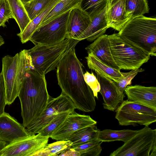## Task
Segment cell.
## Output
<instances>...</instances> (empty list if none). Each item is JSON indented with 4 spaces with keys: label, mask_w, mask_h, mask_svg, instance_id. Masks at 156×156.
I'll use <instances>...</instances> for the list:
<instances>
[{
    "label": "cell",
    "mask_w": 156,
    "mask_h": 156,
    "mask_svg": "<svg viewBox=\"0 0 156 156\" xmlns=\"http://www.w3.org/2000/svg\"><path fill=\"white\" fill-rule=\"evenodd\" d=\"M71 10L39 27L29 41L35 45H51L58 44L67 38L68 17Z\"/></svg>",
    "instance_id": "9"
},
{
    "label": "cell",
    "mask_w": 156,
    "mask_h": 156,
    "mask_svg": "<svg viewBox=\"0 0 156 156\" xmlns=\"http://www.w3.org/2000/svg\"><path fill=\"white\" fill-rule=\"evenodd\" d=\"M108 38L112 56L120 70L139 69L150 58L149 54L118 33L108 35Z\"/></svg>",
    "instance_id": "5"
},
{
    "label": "cell",
    "mask_w": 156,
    "mask_h": 156,
    "mask_svg": "<svg viewBox=\"0 0 156 156\" xmlns=\"http://www.w3.org/2000/svg\"><path fill=\"white\" fill-rule=\"evenodd\" d=\"M79 40H76L57 67L58 84L62 92L72 101L76 109L91 112L96 107L93 92L85 82L83 65L77 58L75 47Z\"/></svg>",
    "instance_id": "1"
},
{
    "label": "cell",
    "mask_w": 156,
    "mask_h": 156,
    "mask_svg": "<svg viewBox=\"0 0 156 156\" xmlns=\"http://www.w3.org/2000/svg\"><path fill=\"white\" fill-rule=\"evenodd\" d=\"M21 2L23 3H25L31 1L32 0H20Z\"/></svg>",
    "instance_id": "39"
},
{
    "label": "cell",
    "mask_w": 156,
    "mask_h": 156,
    "mask_svg": "<svg viewBox=\"0 0 156 156\" xmlns=\"http://www.w3.org/2000/svg\"><path fill=\"white\" fill-rule=\"evenodd\" d=\"M96 73L100 86L99 92L103 98L104 108L114 111L118 105L123 101L125 96H120L118 94L114 81L101 74Z\"/></svg>",
    "instance_id": "14"
},
{
    "label": "cell",
    "mask_w": 156,
    "mask_h": 156,
    "mask_svg": "<svg viewBox=\"0 0 156 156\" xmlns=\"http://www.w3.org/2000/svg\"><path fill=\"white\" fill-rule=\"evenodd\" d=\"M5 42L3 37L0 35V47L4 44Z\"/></svg>",
    "instance_id": "38"
},
{
    "label": "cell",
    "mask_w": 156,
    "mask_h": 156,
    "mask_svg": "<svg viewBox=\"0 0 156 156\" xmlns=\"http://www.w3.org/2000/svg\"><path fill=\"white\" fill-rule=\"evenodd\" d=\"M122 37L156 55V19L140 16L131 19L118 33Z\"/></svg>",
    "instance_id": "3"
},
{
    "label": "cell",
    "mask_w": 156,
    "mask_h": 156,
    "mask_svg": "<svg viewBox=\"0 0 156 156\" xmlns=\"http://www.w3.org/2000/svg\"><path fill=\"white\" fill-rule=\"evenodd\" d=\"M18 97L23 124L27 128L43 112L52 98L48 93L45 75L38 72L32 62L25 73Z\"/></svg>",
    "instance_id": "2"
},
{
    "label": "cell",
    "mask_w": 156,
    "mask_h": 156,
    "mask_svg": "<svg viewBox=\"0 0 156 156\" xmlns=\"http://www.w3.org/2000/svg\"><path fill=\"white\" fill-rule=\"evenodd\" d=\"M72 142L62 140L48 144L43 149L35 153L33 156H57L64 151L71 147Z\"/></svg>",
    "instance_id": "27"
},
{
    "label": "cell",
    "mask_w": 156,
    "mask_h": 156,
    "mask_svg": "<svg viewBox=\"0 0 156 156\" xmlns=\"http://www.w3.org/2000/svg\"><path fill=\"white\" fill-rule=\"evenodd\" d=\"M91 19L80 7L71 9L69 15L67 38L76 39L88 27Z\"/></svg>",
    "instance_id": "16"
},
{
    "label": "cell",
    "mask_w": 156,
    "mask_h": 156,
    "mask_svg": "<svg viewBox=\"0 0 156 156\" xmlns=\"http://www.w3.org/2000/svg\"><path fill=\"white\" fill-rule=\"evenodd\" d=\"M126 8L127 15L130 19L149 12L147 0H126Z\"/></svg>",
    "instance_id": "28"
},
{
    "label": "cell",
    "mask_w": 156,
    "mask_h": 156,
    "mask_svg": "<svg viewBox=\"0 0 156 156\" xmlns=\"http://www.w3.org/2000/svg\"><path fill=\"white\" fill-rule=\"evenodd\" d=\"M52 0H32L23 3L31 21L46 8Z\"/></svg>",
    "instance_id": "30"
},
{
    "label": "cell",
    "mask_w": 156,
    "mask_h": 156,
    "mask_svg": "<svg viewBox=\"0 0 156 156\" xmlns=\"http://www.w3.org/2000/svg\"><path fill=\"white\" fill-rule=\"evenodd\" d=\"M60 0H52L48 6L30 21L22 33L17 34V35L20 38L22 43H26L29 41L32 35L43 20Z\"/></svg>",
    "instance_id": "21"
},
{
    "label": "cell",
    "mask_w": 156,
    "mask_h": 156,
    "mask_svg": "<svg viewBox=\"0 0 156 156\" xmlns=\"http://www.w3.org/2000/svg\"><path fill=\"white\" fill-rule=\"evenodd\" d=\"M81 0H61L49 12L40 23L43 25L64 13L76 8L80 7Z\"/></svg>",
    "instance_id": "25"
},
{
    "label": "cell",
    "mask_w": 156,
    "mask_h": 156,
    "mask_svg": "<svg viewBox=\"0 0 156 156\" xmlns=\"http://www.w3.org/2000/svg\"><path fill=\"white\" fill-rule=\"evenodd\" d=\"M76 109L72 101L62 92L57 97L51 98L43 112L27 128L31 135L38 133L41 129L59 114L73 112Z\"/></svg>",
    "instance_id": "10"
},
{
    "label": "cell",
    "mask_w": 156,
    "mask_h": 156,
    "mask_svg": "<svg viewBox=\"0 0 156 156\" xmlns=\"http://www.w3.org/2000/svg\"><path fill=\"white\" fill-rule=\"evenodd\" d=\"M107 17L108 28L119 31L130 19L126 13V0H110Z\"/></svg>",
    "instance_id": "18"
},
{
    "label": "cell",
    "mask_w": 156,
    "mask_h": 156,
    "mask_svg": "<svg viewBox=\"0 0 156 156\" xmlns=\"http://www.w3.org/2000/svg\"><path fill=\"white\" fill-rule=\"evenodd\" d=\"M155 148L156 129L145 126L109 156H150L152 150Z\"/></svg>",
    "instance_id": "8"
},
{
    "label": "cell",
    "mask_w": 156,
    "mask_h": 156,
    "mask_svg": "<svg viewBox=\"0 0 156 156\" xmlns=\"http://www.w3.org/2000/svg\"><path fill=\"white\" fill-rule=\"evenodd\" d=\"M8 144L0 140V152Z\"/></svg>",
    "instance_id": "37"
},
{
    "label": "cell",
    "mask_w": 156,
    "mask_h": 156,
    "mask_svg": "<svg viewBox=\"0 0 156 156\" xmlns=\"http://www.w3.org/2000/svg\"><path fill=\"white\" fill-rule=\"evenodd\" d=\"M8 144L0 156H33L48 144L49 137L39 133Z\"/></svg>",
    "instance_id": "11"
},
{
    "label": "cell",
    "mask_w": 156,
    "mask_h": 156,
    "mask_svg": "<svg viewBox=\"0 0 156 156\" xmlns=\"http://www.w3.org/2000/svg\"><path fill=\"white\" fill-rule=\"evenodd\" d=\"M144 70L142 68L132 70L128 73L122 72L124 76L123 78L119 82L114 81L116 90L118 94L120 96L124 95V92L126 87L131 83V80L139 73L141 72Z\"/></svg>",
    "instance_id": "32"
},
{
    "label": "cell",
    "mask_w": 156,
    "mask_h": 156,
    "mask_svg": "<svg viewBox=\"0 0 156 156\" xmlns=\"http://www.w3.org/2000/svg\"><path fill=\"white\" fill-rule=\"evenodd\" d=\"M109 4V2L107 6L101 12L91 20L87 28L76 40L80 41L87 39L91 42L105 33L108 28L107 13Z\"/></svg>",
    "instance_id": "19"
},
{
    "label": "cell",
    "mask_w": 156,
    "mask_h": 156,
    "mask_svg": "<svg viewBox=\"0 0 156 156\" xmlns=\"http://www.w3.org/2000/svg\"><path fill=\"white\" fill-rule=\"evenodd\" d=\"M5 87L3 76L2 73H0V116L4 112L6 105Z\"/></svg>",
    "instance_id": "35"
},
{
    "label": "cell",
    "mask_w": 156,
    "mask_h": 156,
    "mask_svg": "<svg viewBox=\"0 0 156 156\" xmlns=\"http://www.w3.org/2000/svg\"><path fill=\"white\" fill-rule=\"evenodd\" d=\"M11 18H13L7 0H1L0 1V27H6V22Z\"/></svg>",
    "instance_id": "33"
},
{
    "label": "cell",
    "mask_w": 156,
    "mask_h": 156,
    "mask_svg": "<svg viewBox=\"0 0 156 156\" xmlns=\"http://www.w3.org/2000/svg\"><path fill=\"white\" fill-rule=\"evenodd\" d=\"M88 56L85 58L89 69L117 83L119 82L123 78L124 76L120 70L107 65L92 53H88Z\"/></svg>",
    "instance_id": "20"
},
{
    "label": "cell",
    "mask_w": 156,
    "mask_h": 156,
    "mask_svg": "<svg viewBox=\"0 0 156 156\" xmlns=\"http://www.w3.org/2000/svg\"><path fill=\"white\" fill-rule=\"evenodd\" d=\"M102 142L96 139L71 147L79 152L80 156H99L102 150Z\"/></svg>",
    "instance_id": "29"
},
{
    "label": "cell",
    "mask_w": 156,
    "mask_h": 156,
    "mask_svg": "<svg viewBox=\"0 0 156 156\" xmlns=\"http://www.w3.org/2000/svg\"><path fill=\"white\" fill-rule=\"evenodd\" d=\"M13 19L19 26L22 33L31 21L25 9L23 3L20 0H7Z\"/></svg>",
    "instance_id": "24"
},
{
    "label": "cell",
    "mask_w": 156,
    "mask_h": 156,
    "mask_svg": "<svg viewBox=\"0 0 156 156\" xmlns=\"http://www.w3.org/2000/svg\"><path fill=\"white\" fill-rule=\"evenodd\" d=\"M97 123V122L90 115L80 114L74 111L68 115L64 122L49 138L57 141L67 140L78 129Z\"/></svg>",
    "instance_id": "12"
},
{
    "label": "cell",
    "mask_w": 156,
    "mask_h": 156,
    "mask_svg": "<svg viewBox=\"0 0 156 156\" xmlns=\"http://www.w3.org/2000/svg\"><path fill=\"white\" fill-rule=\"evenodd\" d=\"M110 0H81L80 8L91 20L101 12L108 6Z\"/></svg>",
    "instance_id": "26"
},
{
    "label": "cell",
    "mask_w": 156,
    "mask_h": 156,
    "mask_svg": "<svg viewBox=\"0 0 156 156\" xmlns=\"http://www.w3.org/2000/svg\"><path fill=\"white\" fill-rule=\"evenodd\" d=\"M116 112L115 118L121 126H149L156 122V109L128 100L123 101Z\"/></svg>",
    "instance_id": "7"
},
{
    "label": "cell",
    "mask_w": 156,
    "mask_h": 156,
    "mask_svg": "<svg viewBox=\"0 0 156 156\" xmlns=\"http://www.w3.org/2000/svg\"><path fill=\"white\" fill-rule=\"evenodd\" d=\"M100 130L96 124L80 129L71 135L67 140L72 143L71 147L77 146L96 140Z\"/></svg>",
    "instance_id": "22"
},
{
    "label": "cell",
    "mask_w": 156,
    "mask_h": 156,
    "mask_svg": "<svg viewBox=\"0 0 156 156\" xmlns=\"http://www.w3.org/2000/svg\"><path fill=\"white\" fill-rule=\"evenodd\" d=\"M2 62L6 103L10 105L18 97L25 73L32 61L27 50L24 49L14 56H5Z\"/></svg>",
    "instance_id": "4"
},
{
    "label": "cell",
    "mask_w": 156,
    "mask_h": 156,
    "mask_svg": "<svg viewBox=\"0 0 156 156\" xmlns=\"http://www.w3.org/2000/svg\"><path fill=\"white\" fill-rule=\"evenodd\" d=\"M1 0H0V1H1Z\"/></svg>",
    "instance_id": "40"
},
{
    "label": "cell",
    "mask_w": 156,
    "mask_h": 156,
    "mask_svg": "<svg viewBox=\"0 0 156 156\" xmlns=\"http://www.w3.org/2000/svg\"><path fill=\"white\" fill-rule=\"evenodd\" d=\"M129 101L156 109V87L140 85L127 86L124 90Z\"/></svg>",
    "instance_id": "15"
},
{
    "label": "cell",
    "mask_w": 156,
    "mask_h": 156,
    "mask_svg": "<svg viewBox=\"0 0 156 156\" xmlns=\"http://www.w3.org/2000/svg\"><path fill=\"white\" fill-rule=\"evenodd\" d=\"M138 130L128 129L119 130L105 129L100 130L97 139L102 142H111L118 140L125 143L134 135Z\"/></svg>",
    "instance_id": "23"
},
{
    "label": "cell",
    "mask_w": 156,
    "mask_h": 156,
    "mask_svg": "<svg viewBox=\"0 0 156 156\" xmlns=\"http://www.w3.org/2000/svg\"><path fill=\"white\" fill-rule=\"evenodd\" d=\"M31 136L23 124L9 113L0 116V140L8 144Z\"/></svg>",
    "instance_id": "13"
},
{
    "label": "cell",
    "mask_w": 156,
    "mask_h": 156,
    "mask_svg": "<svg viewBox=\"0 0 156 156\" xmlns=\"http://www.w3.org/2000/svg\"><path fill=\"white\" fill-rule=\"evenodd\" d=\"M76 40L66 38L56 44H37L27 50L35 69L41 74L45 75L55 69Z\"/></svg>",
    "instance_id": "6"
},
{
    "label": "cell",
    "mask_w": 156,
    "mask_h": 156,
    "mask_svg": "<svg viewBox=\"0 0 156 156\" xmlns=\"http://www.w3.org/2000/svg\"><path fill=\"white\" fill-rule=\"evenodd\" d=\"M85 49L88 53H92L107 65L120 70L112 56L108 35L101 36L87 47Z\"/></svg>",
    "instance_id": "17"
},
{
    "label": "cell",
    "mask_w": 156,
    "mask_h": 156,
    "mask_svg": "<svg viewBox=\"0 0 156 156\" xmlns=\"http://www.w3.org/2000/svg\"><path fill=\"white\" fill-rule=\"evenodd\" d=\"M71 113L64 112L59 114L42 128L38 133L49 138L52 133L64 122Z\"/></svg>",
    "instance_id": "31"
},
{
    "label": "cell",
    "mask_w": 156,
    "mask_h": 156,
    "mask_svg": "<svg viewBox=\"0 0 156 156\" xmlns=\"http://www.w3.org/2000/svg\"><path fill=\"white\" fill-rule=\"evenodd\" d=\"M84 80L92 90L94 96L98 98V93L100 90L99 83L93 73H90L86 72L83 74Z\"/></svg>",
    "instance_id": "34"
},
{
    "label": "cell",
    "mask_w": 156,
    "mask_h": 156,
    "mask_svg": "<svg viewBox=\"0 0 156 156\" xmlns=\"http://www.w3.org/2000/svg\"><path fill=\"white\" fill-rule=\"evenodd\" d=\"M59 156H80V154L78 151L71 147L62 153Z\"/></svg>",
    "instance_id": "36"
}]
</instances>
